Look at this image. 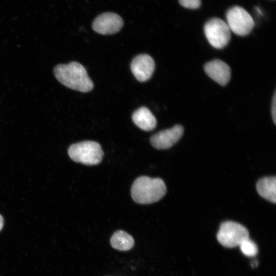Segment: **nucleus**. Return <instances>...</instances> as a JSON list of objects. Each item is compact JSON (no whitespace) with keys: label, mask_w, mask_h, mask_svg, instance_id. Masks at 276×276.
Returning a JSON list of instances; mask_svg holds the SVG:
<instances>
[{"label":"nucleus","mask_w":276,"mask_h":276,"mask_svg":"<svg viewBox=\"0 0 276 276\" xmlns=\"http://www.w3.org/2000/svg\"><path fill=\"white\" fill-rule=\"evenodd\" d=\"M54 74L59 82L71 89L86 93L94 87L85 68L78 62L58 64L54 69Z\"/></svg>","instance_id":"obj_1"},{"label":"nucleus","mask_w":276,"mask_h":276,"mask_svg":"<svg viewBox=\"0 0 276 276\" xmlns=\"http://www.w3.org/2000/svg\"><path fill=\"white\" fill-rule=\"evenodd\" d=\"M166 191V185L161 178L143 176L134 181L131 194L133 200L136 203L150 204L160 200Z\"/></svg>","instance_id":"obj_2"},{"label":"nucleus","mask_w":276,"mask_h":276,"mask_svg":"<svg viewBox=\"0 0 276 276\" xmlns=\"http://www.w3.org/2000/svg\"><path fill=\"white\" fill-rule=\"evenodd\" d=\"M68 153L74 162L87 165L100 163L103 156L100 145L90 141L72 144L68 149Z\"/></svg>","instance_id":"obj_3"},{"label":"nucleus","mask_w":276,"mask_h":276,"mask_svg":"<svg viewBox=\"0 0 276 276\" xmlns=\"http://www.w3.org/2000/svg\"><path fill=\"white\" fill-rule=\"evenodd\" d=\"M219 242L223 246L232 248L249 238L247 229L243 225L233 221L223 222L217 235Z\"/></svg>","instance_id":"obj_4"},{"label":"nucleus","mask_w":276,"mask_h":276,"mask_svg":"<svg viewBox=\"0 0 276 276\" xmlns=\"http://www.w3.org/2000/svg\"><path fill=\"white\" fill-rule=\"evenodd\" d=\"M204 33L210 44L217 49L225 47L231 39V30L228 25L218 18H212L206 22Z\"/></svg>","instance_id":"obj_5"},{"label":"nucleus","mask_w":276,"mask_h":276,"mask_svg":"<svg viewBox=\"0 0 276 276\" xmlns=\"http://www.w3.org/2000/svg\"><path fill=\"white\" fill-rule=\"evenodd\" d=\"M226 18L230 30L239 36L248 35L254 27V21L251 15L239 6L228 9Z\"/></svg>","instance_id":"obj_6"},{"label":"nucleus","mask_w":276,"mask_h":276,"mask_svg":"<svg viewBox=\"0 0 276 276\" xmlns=\"http://www.w3.org/2000/svg\"><path fill=\"white\" fill-rule=\"evenodd\" d=\"M124 24L122 17L113 12H106L98 15L93 21V29L103 35L114 34L119 32Z\"/></svg>","instance_id":"obj_7"},{"label":"nucleus","mask_w":276,"mask_h":276,"mask_svg":"<svg viewBox=\"0 0 276 276\" xmlns=\"http://www.w3.org/2000/svg\"><path fill=\"white\" fill-rule=\"evenodd\" d=\"M184 132L182 126L176 125L173 127L164 130L150 137L152 146L157 149H167L176 144Z\"/></svg>","instance_id":"obj_8"},{"label":"nucleus","mask_w":276,"mask_h":276,"mask_svg":"<svg viewBox=\"0 0 276 276\" xmlns=\"http://www.w3.org/2000/svg\"><path fill=\"white\" fill-rule=\"evenodd\" d=\"M155 68L153 58L147 54L136 56L131 63V70L135 78L140 82H145L151 77Z\"/></svg>","instance_id":"obj_9"},{"label":"nucleus","mask_w":276,"mask_h":276,"mask_svg":"<svg viewBox=\"0 0 276 276\" xmlns=\"http://www.w3.org/2000/svg\"><path fill=\"white\" fill-rule=\"evenodd\" d=\"M204 70L211 79L222 86L226 85L231 79L230 67L221 60L215 59L207 62Z\"/></svg>","instance_id":"obj_10"},{"label":"nucleus","mask_w":276,"mask_h":276,"mask_svg":"<svg viewBox=\"0 0 276 276\" xmlns=\"http://www.w3.org/2000/svg\"><path fill=\"white\" fill-rule=\"evenodd\" d=\"M133 123L145 131H151L156 126V120L151 112L146 107L136 110L132 116Z\"/></svg>","instance_id":"obj_11"},{"label":"nucleus","mask_w":276,"mask_h":276,"mask_svg":"<svg viewBox=\"0 0 276 276\" xmlns=\"http://www.w3.org/2000/svg\"><path fill=\"white\" fill-rule=\"evenodd\" d=\"M256 188L261 197L272 203H275V176L265 177L260 179L257 183Z\"/></svg>","instance_id":"obj_12"},{"label":"nucleus","mask_w":276,"mask_h":276,"mask_svg":"<svg viewBox=\"0 0 276 276\" xmlns=\"http://www.w3.org/2000/svg\"><path fill=\"white\" fill-rule=\"evenodd\" d=\"M110 242L113 248L121 251L130 249L134 243L133 238L123 231L114 232L110 238Z\"/></svg>","instance_id":"obj_13"},{"label":"nucleus","mask_w":276,"mask_h":276,"mask_svg":"<svg viewBox=\"0 0 276 276\" xmlns=\"http://www.w3.org/2000/svg\"><path fill=\"white\" fill-rule=\"evenodd\" d=\"M239 246L242 253L248 257L255 256L258 251L257 245L249 238L243 241Z\"/></svg>","instance_id":"obj_14"},{"label":"nucleus","mask_w":276,"mask_h":276,"mask_svg":"<svg viewBox=\"0 0 276 276\" xmlns=\"http://www.w3.org/2000/svg\"><path fill=\"white\" fill-rule=\"evenodd\" d=\"M178 1L181 6L190 9H197L201 5V0H178Z\"/></svg>","instance_id":"obj_15"},{"label":"nucleus","mask_w":276,"mask_h":276,"mask_svg":"<svg viewBox=\"0 0 276 276\" xmlns=\"http://www.w3.org/2000/svg\"><path fill=\"white\" fill-rule=\"evenodd\" d=\"M274 92L271 103V115L274 123L276 124V95Z\"/></svg>","instance_id":"obj_16"},{"label":"nucleus","mask_w":276,"mask_h":276,"mask_svg":"<svg viewBox=\"0 0 276 276\" xmlns=\"http://www.w3.org/2000/svg\"><path fill=\"white\" fill-rule=\"evenodd\" d=\"M4 224V220L3 217L0 215V231L2 229Z\"/></svg>","instance_id":"obj_17"}]
</instances>
